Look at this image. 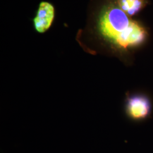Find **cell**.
Wrapping results in <instances>:
<instances>
[{"label":"cell","instance_id":"cell-3","mask_svg":"<svg viewBox=\"0 0 153 153\" xmlns=\"http://www.w3.org/2000/svg\"><path fill=\"white\" fill-rule=\"evenodd\" d=\"M55 17L53 6L47 2L40 3L36 16L33 19L34 26L39 33L47 31L52 25Z\"/></svg>","mask_w":153,"mask_h":153},{"label":"cell","instance_id":"cell-2","mask_svg":"<svg viewBox=\"0 0 153 153\" xmlns=\"http://www.w3.org/2000/svg\"><path fill=\"white\" fill-rule=\"evenodd\" d=\"M126 109V114L131 119L138 120L148 116L150 112L151 105L146 97L136 95L128 97Z\"/></svg>","mask_w":153,"mask_h":153},{"label":"cell","instance_id":"cell-4","mask_svg":"<svg viewBox=\"0 0 153 153\" xmlns=\"http://www.w3.org/2000/svg\"><path fill=\"white\" fill-rule=\"evenodd\" d=\"M120 8L131 16H134L143 6V0H117Z\"/></svg>","mask_w":153,"mask_h":153},{"label":"cell","instance_id":"cell-1","mask_svg":"<svg viewBox=\"0 0 153 153\" xmlns=\"http://www.w3.org/2000/svg\"><path fill=\"white\" fill-rule=\"evenodd\" d=\"M99 28L104 37L122 49L141 44L146 35L144 28L130 19L121 9L113 6L102 14Z\"/></svg>","mask_w":153,"mask_h":153}]
</instances>
